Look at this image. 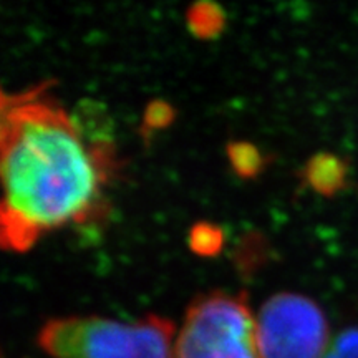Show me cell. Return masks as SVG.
Returning <instances> with one entry per match:
<instances>
[{"label":"cell","mask_w":358,"mask_h":358,"mask_svg":"<svg viewBox=\"0 0 358 358\" xmlns=\"http://www.w3.org/2000/svg\"><path fill=\"white\" fill-rule=\"evenodd\" d=\"M118 168L110 140L90 138L52 83L3 93L0 118V241L27 252L40 237L100 211Z\"/></svg>","instance_id":"cell-1"},{"label":"cell","mask_w":358,"mask_h":358,"mask_svg":"<svg viewBox=\"0 0 358 358\" xmlns=\"http://www.w3.org/2000/svg\"><path fill=\"white\" fill-rule=\"evenodd\" d=\"M174 324L159 315L133 322L75 315L47 322L38 347L52 358H173Z\"/></svg>","instance_id":"cell-2"},{"label":"cell","mask_w":358,"mask_h":358,"mask_svg":"<svg viewBox=\"0 0 358 358\" xmlns=\"http://www.w3.org/2000/svg\"><path fill=\"white\" fill-rule=\"evenodd\" d=\"M173 358H262L257 319L244 294L209 292L187 307Z\"/></svg>","instance_id":"cell-3"},{"label":"cell","mask_w":358,"mask_h":358,"mask_svg":"<svg viewBox=\"0 0 358 358\" xmlns=\"http://www.w3.org/2000/svg\"><path fill=\"white\" fill-rule=\"evenodd\" d=\"M262 358H324L330 330L322 308L301 294H275L257 313Z\"/></svg>","instance_id":"cell-4"},{"label":"cell","mask_w":358,"mask_h":358,"mask_svg":"<svg viewBox=\"0 0 358 358\" xmlns=\"http://www.w3.org/2000/svg\"><path fill=\"white\" fill-rule=\"evenodd\" d=\"M345 166L337 158L330 155H320L313 158L307 166L308 182L324 194H334L343 185Z\"/></svg>","instance_id":"cell-5"},{"label":"cell","mask_w":358,"mask_h":358,"mask_svg":"<svg viewBox=\"0 0 358 358\" xmlns=\"http://www.w3.org/2000/svg\"><path fill=\"white\" fill-rule=\"evenodd\" d=\"M187 25L198 37H214L224 27V12L214 3H196L187 12Z\"/></svg>","instance_id":"cell-6"},{"label":"cell","mask_w":358,"mask_h":358,"mask_svg":"<svg viewBox=\"0 0 358 358\" xmlns=\"http://www.w3.org/2000/svg\"><path fill=\"white\" fill-rule=\"evenodd\" d=\"M224 234L217 226L209 222H199L189 232V245L196 254L204 257L216 256L222 249Z\"/></svg>","instance_id":"cell-7"},{"label":"cell","mask_w":358,"mask_h":358,"mask_svg":"<svg viewBox=\"0 0 358 358\" xmlns=\"http://www.w3.org/2000/svg\"><path fill=\"white\" fill-rule=\"evenodd\" d=\"M227 155L237 174L244 178L256 176L262 166V156L249 143H232L227 148Z\"/></svg>","instance_id":"cell-8"},{"label":"cell","mask_w":358,"mask_h":358,"mask_svg":"<svg viewBox=\"0 0 358 358\" xmlns=\"http://www.w3.org/2000/svg\"><path fill=\"white\" fill-rule=\"evenodd\" d=\"M324 358H358V329L340 334Z\"/></svg>","instance_id":"cell-9"},{"label":"cell","mask_w":358,"mask_h":358,"mask_svg":"<svg viewBox=\"0 0 358 358\" xmlns=\"http://www.w3.org/2000/svg\"><path fill=\"white\" fill-rule=\"evenodd\" d=\"M174 111L171 105L164 101H153L148 105L145 113V127L148 129H159L168 127L173 122Z\"/></svg>","instance_id":"cell-10"}]
</instances>
